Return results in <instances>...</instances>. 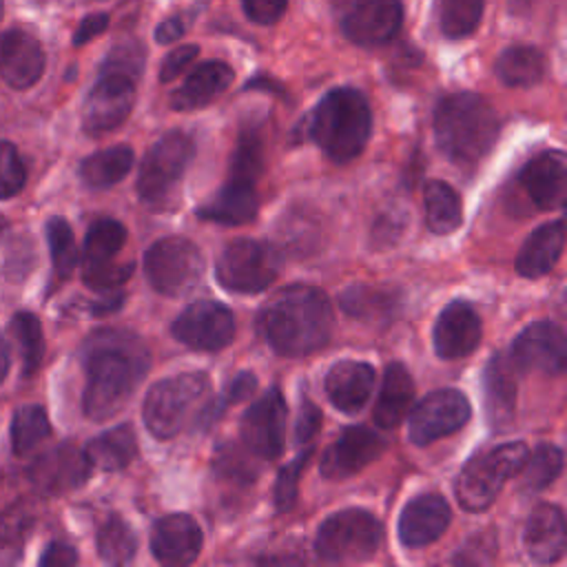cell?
Returning a JSON list of instances; mask_svg holds the SVG:
<instances>
[{
  "label": "cell",
  "instance_id": "obj_55",
  "mask_svg": "<svg viewBox=\"0 0 567 567\" xmlns=\"http://www.w3.org/2000/svg\"><path fill=\"white\" fill-rule=\"evenodd\" d=\"M78 563V554L71 545L66 543H51L42 558H40V565L42 567H71Z\"/></svg>",
  "mask_w": 567,
  "mask_h": 567
},
{
  "label": "cell",
  "instance_id": "obj_9",
  "mask_svg": "<svg viewBox=\"0 0 567 567\" xmlns=\"http://www.w3.org/2000/svg\"><path fill=\"white\" fill-rule=\"evenodd\" d=\"M206 261L190 239L164 237L144 255V272L151 286L166 297L188 295L204 277Z\"/></svg>",
  "mask_w": 567,
  "mask_h": 567
},
{
  "label": "cell",
  "instance_id": "obj_35",
  "mask_svg": "<svg viewBox=\"0 0 567 567\" xmlns=\"http://www.w3.org/2000/svg\"><path fill=\"white\" fill-rule=\"evenodd\" d=\"M133 159L131 146H111L89 155L80 166V177L91 188H109L131 171Z\"/></svg>",
  "mask_w": 567,
  "mask_h": 567
},
{
  "label": "cell",
  "instance_id": "obj_6",
  "mask_svg": "<svg viewBox=\"0 0 567 567\" xmlns=\"http://www.w3.org/2000/svg\"><path fill=\"white\" fill-rule=\"evenodd\" d=\"M525 456L527 445L520 441L489 447L472 456L456 476L454 489L458 503L470 512H481L489 507L501 494L503 485L514 474H518Z\"/></svg>",
  "mask_w": 567,
  "mask_h": 567
},
{
  "label": "cell",
  "instance_id": "obj_57",
  "mask_svg": "<svg viewBox=\"0 0 567 567\" xmlns=\"http://www.w3.org/2000/svg\"><path fill=\"white\" fill-rule=\"evenodd\" d=\"M7 370H9V348L4 343V337L0 334V383L7 377Z\"/></svg>",
  "mask_w": 567,
  "mask_h": 567
},
{
  "label": "cell",
  "instance_id": "obj_32",
  "mask_svg": "<svg viewBox=\"0 0 567 567\" xmlns=\"http://www.w3.org/2000/svg\"><path fill=\"white\" fill-rule=\"evenodd\" d=\"M339 303L350 317L370 323H390L399 310V297L392 290L363 284L346 288L339 297Z\"/></svg>",
  "mask_w": 567,
  "mask_h": 567
},
{
  "label": "cell",
  "instance_id": "obj_56",
  "mask_svg": "<svg viewBox=\"0 0 567 567\" xmlns=\"http://www.w3.org/2000/svg\"><path fill=\"white\" fill-rule=\"evenodd\" d=\"M184 33V22L179 18H166L164 22L157 24L155 29V40L159 44H171L175 40H179Z\"/></svg>",
  "mask_w": 567,
  "mask_h": 567
},
{
  "label": "cell",
  "instance_id": "obj_42",
  "mask_svg": "<svg viewBox=\"0 0 567 567\" xmlns=\"http://www.w3.org/2000/svg\"><path fill=\"white\" fill-rule=\"evenodd\" d=\"M9 332L18 343L22 357V372L33 374L44 354V337L38 317L31 312H18L9 323Z\"/></svg>",
  "mask_w": 567,
  "mask_h": 567
},
{
  "label": "cell",
  "instance_id": "obj_46",
  "mask_svg": "<svg viewBox=\"0 0 567 567\" xmlns=\"http://www.w3.org/2000/svg\"><path fill=\"white\" fill-rule=\"evenodd\" d=\"M255 454L248 452L244 445H226L224 450H219V454L215 456V467L221 476H228L233 481H241V483H250L257 476V463H255Z\"/></svg>",
  "mask_w": 567,
  "mask_h": 567
},
{
  "label": "cell",
  "instance_id": "obj_17",
  "mask_svg": "<svg viewBox=\"0 0 567 567\" xmlns=\"http://www.w3.org/2000/svg\"><path fill=\"white\" fill-rule=\"evenodd\" d=\"M89 474L91 463L86 454L71 443L47 450L29 467V481L33 483V487L49 496L66 494L84 485Z\"/></svg>",
  "mask_w": 567,
  "mask_h": 567
},
{
  "label": "cell",
  "instance_id": "obj_18",
  "mask_svg": "<svg viewBox=\"0 0 567 567\" xmlns=\"http://www.w3.org/2000/svg\"><path fill=\"white\" fill-rule=\"evenodd\" d=\"M385 441L365 425H350L323 452L321 474L330 481H343L381 456Z\"/></svg>",
  "mask_w": 567,
  "mask_h": 567
},
{
  "label": "cell",
  "instance_id": "obj_20",
  "mask_svg": "<svg viewBox=\"0 0 567 567\" xmlns=\"http://www.w3.org/2000/svg\"><path fill=\"white\" fill-rule=\"evenodd\" d=\"M481 334L483 326L476 310L467 301L454 299L434 323V350L441 359H461L481 343Z\"/></svg>",
  "mask_w": 567,
  "mask_h": 567
},
{
  "label": "cell",
  "instance_id": "obj_38",
  "mask_svg": "<svg viewBox=\"0 0 567 567\" xmlns=\"http://www.w3.org/2000/svg\"><path fill=\"white\" fill-rule=\"evenodd\" d=\"M485 0H436V16L443 35L452 40L467 38L483 18Z\"/></svg>",
  "mask_w": 567,
  "mask_h": 567
},
{
  "label": "cell",
  "instance_id": "obj_16",
  "mask_svg": "<svg viewBox=\"0 0 567 567\" xmlns=\"http://www.w3.org/2000/svg\"><path fill=\"white\" fill-rule=\"evenodd\" d=\"M509 359L518 370L563 374L567 368V341L563 328L549 319L529 323L514 339Z\"/></svg>",
  "mask_w": 567,
  "mask_h": 567
},
{
  "label": "cell",
  "instance_id": "obj_34",
  "mask_svg": "<svg viewBox=\"0 0 567 567\" xmlns=\"http://www.w3.org/2000/svg\"><path fill=\"white\" fill-rule=\"evenodd\" d=\"M496 73L507 86H532L545 75V58L536 47H507L496 60Z\"/></svg>",
  "mask_w": 567,
  "mask_h": 567
},
{
  "label": "cell",
  "instance_id": "obj_2",
  "mask_svg": "<svg viewBox=\"0 0 567 567\" xmlns=\"http://www.w3.org/2000/svg\"><path fill=\"white\" fill-rule=\"evenodd\" d=\"M332 323L328 297L308 284L277 290L257 319L261 337L284 357H306L323 348L332 334Z\"/></svg>",
  "mask_w": 567,
  "mask_h": 567
},
{
  "label": "cell",
  "instance_id": "obj_28",
  "mask_svg": "<svg viewBox=\"0 0 567 567\" xmlns=\"http://www.w3.org/2000/svg\"><path fill=\"white\" fill-rule=\"evenodd\" d=\"M563 246H565L563 221L556 219V221L543 224L525 239V244L518 250V257H516L518 275L527 279H538L547 275L560 259Z\"/></svg>",
  "mask_w": 567,
  "mask_h": 567
},
{
  "label": "cell",
  "instance_id": "obj_11",
  "mask_svg": "<svg viewBox=\"0 0 567 567\" xmlns=\"http://www.w3.org/2000/svg\"><path fill=\"white\" fill-rule=\"evenodd\" d=\"M334 13L343 35L359 47L390 42L403 22L401 0H337Z\"/></svg>",
  "mask_w": 567,
  "mask_h": 567
},
{
  "label": "cell",
  "instance_id": "obj_24",
  "mask_svg": "<svg viewBox=\"0 0 567 567\" xmlns=\"http://www.w3.org/2000/svg\"><path fill=\"white\" fill-rule=\"evenodd\" d=\"M516 374L518 368L505 354H494L485 368V416L492 430L503 432L516 414Z\"/></svg>",
  "mask_w": 567,
  "mask_h": 567
},
{
  "label": "cell",
  "instance_id": "obj_48",
  "mask_svg": "<svg viewBox=\"0 0 567 567\" xmlns=\"http://www.w3.org/2000/svg\"><path fill=\"white\" fill-rule=\"evenodd\" d=\"M27 171L11 142H0V199L13 197L24 186Z\"/></svg>",
  "mask_w": 567,
  "mask_h": 567
},
{
  "label": "cell",
  "instance_id": "obj_36",
  "mask_svg": "<svg viewBox=\"0 0 567 567\" xmlns=\"http://www.w3.org/2000/svg\"><path fill=\"white\" fill-rule=\"evenodd\" d=\"M97 554L109 565H126L137 551V538L126 520L120 516H109L95 536Z\"/></svg>",
  "mask_w": 567,
  "mask_h": 567
},
{
  "label": "cell",
  "instance_id": "obj_40",
  "mask_svg": "<svg viewBox=\"0 0 567 567\" xmlns=\"http://www.w3.org/2000/svg\"><path fill=\"white\" fill-rule=\"evenodd\" d=\"M126 241V228L117 219H97L84 239V266L113 261Z\"/></svg>",
  "mask_w": 567,
  "mask_h": 567
},
{
  "label": "cell",
  "instance_id": "obj_19",
  "mask_svg": "<svg viewBox=\"0 0 567 567\" xmlns=\"http://www.w3.org/2000/svg\"><path fill=\"white\" fill-rule=\"evenodd\" d=\"M520 186L525 188L532 204L540 210L563 208L567 193V159L563 151H545L532 157L520 175Z\"/></svg>",
  "mask_w": 567,
  "mask_h": 567
},
{
  "label": "cell",
  "instance_id": "obj_12",
  "mask_svg": "<svg viewBox=\"0 0 567 567\" xmlns=\"http://www.w3.org/2000/svg\"><path fill=\"white\" fill-rule=\"evenodd\" d=\"M472 416L470 401L463 392L445 388L421 399L408 421V436L414 445H430L436 439L458 432Z\"/></svg>",
  "mask_w": 567,
  "mask_h": 567
},
{
  "label": "cell",
  "instance_id": "obj_54",
  "mask_svg": "<svg viewBox=\"0 0 567 567\" xmlns=\"http://www.w3.org/2000/svg\"><path fill=\"white\" fill-rule=\"evenodd\" d=\"M106 27H109V16H106V13L86 16V18L78 24V29H75V33H73V44H75V47L86 44L89 40H93L95 35H100L102 31H106Z\"/></svg>",
  "mask_w": 567,
  "mask_h": 567
},
{
  "label": "cell",
  "instance_id": "obj_27",
  "mask_svg": "<svg viewBox=\"0 0 567 567\" xmlns=\"http://www.w3.org/2000/svg\"><path fill=\"white\" fill-rule=\"evenodd\" d=\"M233 82V69L221 60L197 64L177 91L171 95V106L177 111H193L210 104Z\"/></svg>",
  "mask_w": 567,
  "mask_h": 567
},
{
  "label": "cell",
  "instance_id": "obj_30",
  "mask_svg": "<svg viewBox=\"0 0 567 567\" xmlns=\"http://www.w3.org/2000/svg\"><path fill=\"white\" fill-rule=\"evenodd\" d=\"M412 401H414V381L410 370L399 361L388 363L383 372V383L374 403V414H372L374 423L385 430L396 427L410 412Z\"/></svg>",
  "mask_w": 567,
  "mask_h": 567
},
{
  "label": "cell",
  "instance_id": "obj_5",
  "mask_svg": "<svg viewBox=\"0 0 567 567\" xmlns=\"http://www.w3.org/2000/svg\"><path fill=\"white\" fill-rule=\"evenodd\" d=\"M193 151L195 144L190 135L182 131L162 135L142 159L137 175L140 199L159 210L175 208L179 204V186L193 159Z\"/></svg>",
  "mask_w": 567,
  "mask_h": 567
},
{
  "label": "cell",
  "instance_id": "obj_37",
  "mask_svg": "<svg viewBox=\"0 0 567 567\" xmlns=\"http://www.w3.org/2000/svg\"><path fill=\"white\" fill-rule=\"evenodd\" d=\"M264 173V137L255 126H246L230 155L228 179L255 184Z\"/></svg>",
  "mask_w": 567,
  "mask_h": 567
},
{
  "label": "cell",
  "instance_id": "obj_43",
  "mask_svg": "<svg viewBox=\"0 0 567 567\" xmlns=\"http://www.w3.org/2000/svg\"><path fill=\"white\" fill-rule=\"evenodd\" d=\"M47 239H49L55 275L58 279H66L78 264V248H75V239L69 221L62 217H51L47 221Z\"/></svg>",
  "mask_w": 567,
  "mask_h": 567
},
{
  "label": "cell",
  "instance_id": "obj_26",
  "mask_svg": "<svg viewBox=\"0 0 567 567\" xmlns=\"http://www.w3.org/2000/svg\"><path fill=\"white\" fill-rule=\"evenodd\" d=\"M374 368L365 361H339L326 374V394L346 414L359 412L372 394Z\"/></svg>",
  "mask_w": 567,
  "mask_h": 567
},
{
  "label": "cell",
  "instance_id": "obj_41",
  "mask_svg": "<svg viewBox=\"0 0 567 567\" xmlns=\"http://www.w3.org/2000/svg\"><path fill=\"white\" fill-rule=\"evenodd\" d=\"M51 432L49 416L42 405H20L11 421V443L16 454H27Z\"/></svg>",
  "mask_w": 567,
  "mask_h": 567
},
{
  "label": "cell",
  "instance_id": "obj_13",
  "mask_svg": "<svg viewBox=\"0 0 567 567\" xmlns=\"http://www.w3.org/2000/svg\"><path fill=\"white\" fill-rule=\"evenodd\" d=\"M173 334L184 346L199 352H217L235 337L233 312L217 301H193L173 321Z\"/></svg>",
  "mask_w": 567,
  "mask_h": 567
},
{
  "label": "cell",
  "instance_id": "obj_39",
  "mask_svg": "<svg viewBox=\"0 0 567 567\" xmlns=\"http://www.w3.org/2000/svg\"><path fill=\"white\" fill-rule=\"evenodd\" d=\"M563 470V452L556 445L540 443L532 454L527 452L523 465H520V487L525 492H538L545 489L556 481V476Z\"/></svg>",
  "mask_w": 567,
  "mask_h": 567
},
{
  "label": "cell",
  "instance_id": "obj_50",
  "mask_svg": "<svg viewBox=\"0 0 567 567\" xmlns=\"http://www.w3.org/2000/svg\"><path fill=\"white\" fill-rule=\"evenodd\" d=\"M197 53H199L197 44H179L177 49H173L159 66V82H173L179 73H184L195 62Z\"/></svg>",
  "mask_w": 567,
  "mask_h": 567
},
{
  "label": "cell",
  "instance_id": "obj_58",
  "mask_svg": "<svg viewBox=\"0 0 567 567\" xmlns=\"http://www.w3.org/2000/svg\"><path fill=\"white\" fill-rule=\"evenodd\" d=\"M2 13H4V7H2V0H0V20H2Z\"/></svg>",
  "mask_w": 567,
  "mask_h": 567
},
{
  "label": "cell",
  "instance_id": "obj_3",
  "mask_svg": "<svg viewBox=\"0 0 567 567\" xmlns=\"http://www.w3.org/2000/svg\"><path fill=\"white\" fill-rule=\"evenodd\" d=\"M498 115L476 93H452L434 111V140L439 151L458 166L478 164L496 144Z\"/></svg>",
  "mask_w": 567,
  "mask_h": 567
},
{
  "label": "cell",
  "instance_id": "obj_14",
  "mask_svg": "<svg viewBox=\"0 0 567 567\" xmlns=\"http://www.w3.org/2000/svg\"><path fill=\"white\" fill-rule=\"evenodd\" d=\"M135 104V80L120 73H100L84 100L82 124L89 135H102L117 128Z\"/></svg>",
  "mask_w": 567,
  "mask_h": 567
},
{
  "label": "cell",
  "instance_id": "obj_44",
  "mask_svg": "<svg viewBox=\"0 0 567 567\" xmlns=\"http://www.w3.org/2000/svg\"><path fill=\"white\" fill-rule=\"evenodd\" d=\"M31 529V514L22 503L0 512V554H18Z\"/></svg>",
  "mask_w": 567,
  "mask_h": 567
},
{
  "label": "cell",
  "instance_id": "obj_49",
  "mask_svg": "<svg viewBox=\"0 0 567 567\" xmlns=\"http://www.w3.org/2000/svg\"><path fill=\"white\" fill-rule=\"evenodd\" d=\"M133 272V264H113V261H104V264H91L84 266V284L93 290H102V292H111L113 288L122 286Z\"/></svg>",
  "mask_w": 567,
  "mask_h": 567
},
{
  "label": "cell",
  "instance_id": "obj_59",
  "mask_svg": "<svg viewBox=\"0 0 567 567\" xmlns=\"http://www.w3.org/2000/svg\"><path fill=\"white\" fill-rule=\"evenodd\" d=\"M2 228H4V219L0 217V230H2Z\"/></svg>",
  "mask_w": 567,
  "mask_h": 567
},
{
  "label": "cell",
  "instance_id": "obj_45",
  "mask_svg": "<svg viewBox=\"0 0 567 567\" xmlns=\"http://www.w3.org/2000/svg\"><path fill=\"white\" fill-rule=\"evenodd\" d=\"M144 69V49L135 40L120 42L111 49V53L104 58L100 73H120L137 82Z\"/></svg>",
  "mask_w": 567,
  "mask_h": 567
},
{
  "label": "cell",
  "instance_id": "obj_4",
  "mask_svg": "<svg viewBox=\"0 0 567 567\" xmlns=\"http://www.w3.org/2000/svg\"><path fill=\"white\" fill-rule=\"evenodd\" d=\"M372 113L365 95L352 86L332 89L315 106L308 120V135L332 159L350 162L368 144Z\"/></svg>",
  "mask_w": 567,
  "mask_h": 567
},
{
  "label": "cell",
  "instance_id": "obj_22",
  "mask_svg": "<svg viewBox=\"0 0 567 567\" xmlns=\"http://www.w3.org/2000/svg\"><path fill=\"white\" fill-rule=\"evenodd\" d=\"M44 71V51L40 42L22 31L0 33V78L13 89L33 86Z\"/></svg>",
  "mask_w": 567,
  "mask_h": 567
},
{
  "label": "cell",
  "instance_id": "obj_1",
  "mask_svg": "<svg viewBox=\"0 0 567 567\" xmlns=\"http://www.w3.org/2000/svg\"><path fill=\"white\" fill-rule=\"evenodd\" d=\"M146 370L148 352L140 339L115 330L97 334L86 354L84 414L93 421L117 414L133 396Z\"/></svg>",
  "mask_w": 567,
  "mask_h": 567
},
{
  "label": "cell",
  "instance_id": "obj_25",
  "mask_svg": "<svg viewBox=\"0 0 567 567\" xmlns=\"http://www.w3.org/2000/svg\"><path fill=\"white\" fill-rule=\"evenodd\" d=\"M523 545H525V554L534 563L547 565L558 560L567 545V527H565L563 509L551 503L538 505L527 518V525L523 532Z\"/></svg>",
  "mask_w": 567,
  "mask_h": 567
},
{
  "label": "cell",
  "instance_id": "obj_7",
  "mask_svg": "<svg viewBox=\"0 0 567 567\" xmlns=\"http://www.w3.org/2000/svg\"><path fill=\"white\" fill-rule=\"evenodd\" d=\"M381 540V523L370 512L350 507L334 512L319 525L315 551L326 563H359L372 558Z\"/></svg>",
  "mask_w": 567,
  "mask_h": 567
},
{
  "label": "cell",
  "instance_id": "obj_53",
  "mask_svg": "<svg viewBox=\"0 0 567 567\" xmlns=\"http://www.w3.org/2000/svg\"><path fill=\"white\" fill-rule=\"evenodd\" d=\"M255 390H257V377L252 372L244 370V372L235 374L233 381L226 385L224 403H239V401L248 399Z\"/></svg>",
  "mask_w": 567,
  "mask_h": 567
},
{
  "label": "cell",
  "instance_id": "obj_33",
  "mask_svg": "<svg viewBox=\"0 0 567 567\" xmlns=\"http://www.w3.org/2000/svg\"><path fill=\"white\" fill-rule=\"evenodd\" d=\"M423 206L425 224L436 235H447L463 221V204L456 190L441 179H430L423 186Z\"/></svg>",
  "mask_w": 567,
  "mask_h": 567
},
{
  "label": "cell",
  "instance_id": "obj_8",
  "mask_svg": "<svg viewBox=\"0 0 567 567\" xmlns=\"http://www.w3.org/2000/svg\"><path fill=\"white\" fill-rule=\"evenodd\" d=\"M206 390L208 377L204 372H184L157 381L148 390L142 408L148 432L157 439H173L182 432Z\"/></svg>",
  "mask_w": 567,
  "mask_h": 567
},
{
  "label": "cell",
  "instance_id": "obj_47",
  "mask_svg": "<svg viewBox=\"0 0 567 567\" xmlns=\"http://www.w3.org/2000/svg\"><path fill=\"white\" fill-rule=\"evenodd\" d=\"M310 456H312V447L303 450L288 465H284L279 470L277 483H275V505H277L279 512H288L295 505L297 492H299V476H301V470L306 467Z\"/></svg>",
  "mask_w": 567,
  "mask_h": 567
},
{
  "label": "cell",
  "instance_id": "obj_31",
  "mask_svg": "<svg viewBox=\"0 0 567 567\" xmlns=\"http://www.w3.org/2000/svg\"><path fill=\"white\" fill-rule=\"evenodd\" d=\"M84 454L91 465L106 472H117L131 465V461L137 456V436L128 423H122L91 439Z\"/></svg>",
  "mask_w": 567,
  "mask_h": 567
},
{
  "label": "cell",
  "instance_id": "obj_15",
  "mask_svg": "<svg viewBox=\"0 0 567 567\" xmlns=\"http://www.w3.org/2000/svg\"><path fill=\"white\" fill-rule=\"evenodd\" d=\"M286 401L279 388H270L241 416V445L257 458L275 461L284 450Z\"/></svg>",
  "mask_w": 567,
  "mask_h": 567
},
{
  "label": "cell",
  "instance_id": "obj_10",
  "mask_svg": "<svg viewBox=\"0 0 567 567\" xmlns=\"http://www.w3.org/2000/svg\"><path fill=\"white\" fill-rule=\"evenodd\" d=\"M281 270L275 246L257 239H235L217 257V279L230 292L255 295L266 290Z\"/></svg>",
  "mask_w": 567,
  "mask_h": 567
},
{
  "label": "cell",
  "instance_id": "obj_29",
  "mask_svg": "<svg viewBox=\"0 0 567 567\" xmlns=\"http://www.w3.org/2000/svg\"><path fill=\"white\" fill-rule=\"evenodd\" d=\"M257 213L255 184L228 179L204 206L197 208V217L224 226L248 224Z\"/></svg>",
  "mask_w": 567,
  "mask_h": 567
},
{
  "label": "cell",
  "instance_id": "obj_21",
  "mask_svg": "<svg viewBox=\"0 0 567 567\" xmlns=\"http://www.w3.org/2000/svg\"><path fill=\"white\" fill-rule=\"evenodd\" d=\"M202 529L193 516L177 512L159 518L151 529V551L162 565H188L199 556Z\"/></svg>",
  "mask_w": 567,
  "mask_h": 567
},
{
  "label": "cell",
  "instance_id": "obj_51",
  "mask_svg": "<svg viewBox=\"0 0 567 567\" xmlns=\"http://www.w3.org/2000/svg\"><path fill=\"white\" fill-rule=\"evenodd\" d=\"M321 427V412L319 408L303 399L299 405V416H297V425H295V441L299 445H308L312 441V436L319 432Z\"/></svg>",
  "mask_w": 567,
  "mask_h": 567
},
{
  "label": "cell",
  "instance_id": "obj_23",
  "mask_svg": "<svg viewBox=\"0 0 567 567\" xmlns=\"http://www.w3.org/2000/svg\"><path fill=\"white\" fill-rule=\"evenodd\" d=\"M450 505L441 494H419L399 518V540L405 547H423L443 536L450 525Z\"/></svg>",
  "mask_w": 567,
  "mask_h": 567
},
{
  "label": "cell",
  "instance_id": "obj_52",
  "mask_svg": "<svg viewBox=\"0 0 567 567\" xmlns=\"http://www.w3.org/2000/svg\"><path fill=\"white\" fill-rule=\"evenodd\" d=\"M241 7L255 24H275L286 11V0H241Z\"/></svg>",
  "mask_w": 567,
  "mask_h": 567
}]
</instances>
